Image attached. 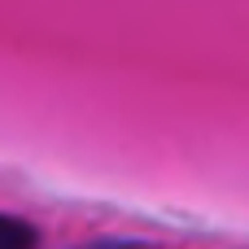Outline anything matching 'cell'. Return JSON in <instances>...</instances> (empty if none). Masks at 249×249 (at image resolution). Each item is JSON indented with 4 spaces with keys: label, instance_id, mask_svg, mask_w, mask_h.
Masks as SVG:
<instances>
[{
    "label": "cell",
    "instance_id": "cell-1",
    "mask_svg": "<svg viewBox=\"0 0 249 249\" xmlns=\"http://www.w3.org/2000/svg\"><path fill=\"white\" fill-rule=\"evenodd\" d=\"M0 249H39V232L18 214H0Z\"/></svg>",
    "mask_w": 249,
    "mask_h": 249
},
{
    "label": "cell",
    "instance_id": "cell-2",
    "mask_svg": "<svg viewBox=\"0 0 249 249\" xmlns=\"http://www.w3.org/2000/svg\"><path fill=\"white\" fill-rule=\"evenodd\" d=\"M83 249H149V245H131V241H101V245H83Z\"/></svg>",
    "mask_w": 249,
    "mask_h": 249
}]
</instances>
